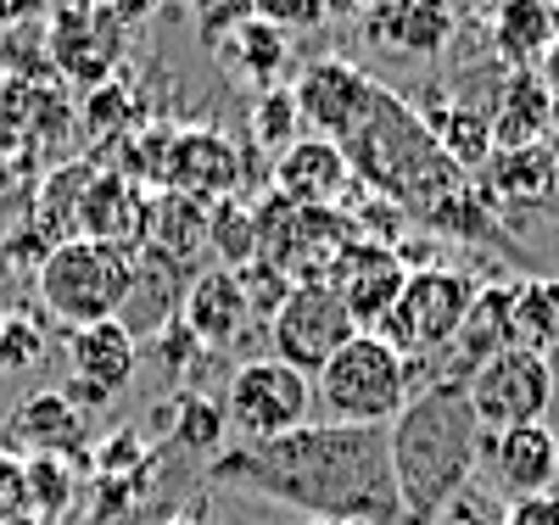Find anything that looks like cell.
<instances>
[{"label":"cell","mask_w":559,"mask_h":525,"mask_svg":"<svg viewBox=\"0 0 559 525\" xmlns=\"http://www.w3.org/2000/svg\"><path fill=\"white\" fill-rule=\"evenodd\" d=\"M207 481L331 525H408L386 431H369V425L308 419L274 442L224 448L218 458H207Z\"/></svg>","instance_id":"obj_1"},{"label":"cell","mask_w":559,"mask_h":525,"mask_svg":"<svg viewBox=\"0 0 559 525\" xmlns=\"http://www.w3.org/2000/svg\"><path fill=\"white\" fill-rule=\"evenodd\" d=\"M392 475L408 525H437L459 492L476 487V464L487 453V437L471 414L464 380H426L414 386L403 414L386 425Z\"/></svg>","instance_id":"obj_2"},{"label":"cell","mask_w":559,"mask_h":525,"mask_svg":"<svg viewBox=\"0 0 559 525\" xmlns=\"http://www.w3.org/2000/svg\"><path fill=\"white\" fill-rule=\"evenodd\" d=\"M347 163H353V179L386 190V196L408 202V207H442L448 196H459V179L464 168L437 146V134L419 123L397 95L386 90V102L376 107V118H369L353 140H347Z\"/></svg>","instance_id":"obj_3"},{"label":"cell","mask_w":559,"mask_h":525,"mask_svg":"<svg viewBox=\"0 0 559 525\" xmlns=\"http://www.w3.org/2000/svg\"><path fill=\"white\" fill-rule=\"evenodd\" d=\"M134 279H140L134 252L107 247V241H84V235L57 241L51 252L39 258V274H34L45 313L62 319L68 330L123 319V308L134 297Z\"/></svg>","instance_id":"obj_4"},{"label":"cell","mask_w":559,"mask_h":525,"mask_svg":"<svg viewBox=\"0 0 559 525\" xmlns=\"http://www.w3.org/2000/svg\"><path fill=\"white\" fill-rule=\"evenodd\" d=\"M408 397H414V363L397 347H386L376 330H358V336L313 374V408H324L331 425L386 431Z\"/></svg>","instance_id":"obj_5"},{"label":"cell","mask_w":559,"mask_h":525,"mask_svg":"<svg viewBox=\"0 0 559 525\" xmlns=\"http://www.w3.org/2000/svg\"><path fill=\"white\" fill-rule=\"evenodd\" d=\"M476 274H464V269H414L403 279V297L392 302V313L376 324V336L386 347H397L408 363L414 358H442L453 347V336L464 330V319H471L476 308Z\"/></svg>","instance_id":"obj_6"},{"label":"cell","mask_w":559,"mask_h":525,"mask_svg":"<svg viewBox=\"0 0 559 525\" xmlns=\"http://www.w3.org/2000/svg\"><path fill=\"white\" fill-rule=\"evenodd\" d=\"M464 397H471L481 437H503V431H521V425H548L554 369H548L543 353L503 347L464 380Z\"/></svg>","instance_id":"obj_7"},{"label":"cell","mask_w":559,"mask_h":525,"mask_svg":"<svg viewBox=\"0 0 559 525\" xmlns=\"http://www.w3.org/2000/svg\"><path fill=\"white\" fill-rule=\"evenodd\" d=\"M224 414L247 442H274L313 419V380L280 358H247L229 374Z\"/></svg>","instance_id":"obj_8"},{"label":"cell","mask_w":559,"mask_h":525,"mask_svg":"<svg viewBox=\"0 0 559 525\" xmlns=\"http://www.w3.org/2000/svg\"><path fill=\"white\" fill-rule=\"evenodd\" d=\"M353 336H358V324L342 308V297L324 279H302L297 291L286 297V308L269 319V358L292 363V369H302L313 380Z\"/></svg>","instance_id":"obj_9"},{"label":"cell","mask_w":559,"mask_h":525,"mask_svg":"<svg viewBox=\"0 0 559 525\" xmlns=\"http://www.w3.org/2000/svg\"><path fill=\"white\" fill-rule=\"evenodd\" d=\"M297 118L319 134V140H331V146H347V140L376 118V107L386 102V90L369 79L364 68L342 62V57H319L302 68L297 79Z\"/></svg>","instance_id":"obj_10"},{"label":"cell","mask_w":559,"mask_h":525,"mask_svg":"<svg viewBox=\"0 0 559 525\" xmlns=\"http://www.w3.org/2000/svg\"><path fill=\"white\" fill-rule=\"evenodd\" d=\"M403 279H408L403 258L386 241H364V235H358V241H347L331 258V269H324V285L342 297V308L353 313L358 330H376L392 313V302L403 297Z\"/></svg>","instance_id":"obj_11"},{"label":"cell","mask_w":559,"mask_h":525,"mask_svg":"<svg viewBox=\"0 0 559 525\" xmlns=\"http://www.w3.org/2000/svg\"><path fill=\"white\" fill-rule=\"evenodd\" d=\"M68 358H73V380H68V403L73 408H107L140 363L134 330L123 319L90 324V330H68Z\"/></svg>","instance_id":"obj_12"},{"label":"cell","mask_w":559,"mask_h":525,"mask_svg":"<svg viewBox=\"0 0 559 525\" xmlns=\"http://www.w3.org/2000/svg\"><path fill=\"white\" fill-rule=\"evenodd\" d=\"M269 184H274V196H286L297 207H342V196L358 179H353V163L342 146H331L319 134H302L274 157Z\"/></svg>","instance_id":"obj_13"},{"label":"cell","mask_w":559,"mask_h":525,"mask_svg":"<svg viewBox=\"0 0 559 525\" xmlns=\"http://www.w3.org/2000/svg\"><path fill=\"white\" fill-rule=\"evenodd\" d=\"M487 469L503 492V503L543 498L559 487V431L554 425H521V431L487 437Z\"/></svg>","instance_id":"obj_14"},{"label":"cell","mask_w":559,"mask_h":525,"mask_svg":"<svg viewBox=\"0 0 559 525\" xmlns=\"http://www.w3.org/2000/svg\"><path fill=\"white\" fill-rule=\"evenodd\" d=\"M163 184L179 190V196H197V202L236 196V184H241V152H236V140H224L213 129L174 134L168 140V163H163Z\"/></svg>","instance_id":"obj_15"},{"label":"cell","mask_w":559,"mask_h":525,"mask_svg":"<svg viewBox=\"0 0 559 525\" xmlns=\"http://www.w3.org/2000/svg\"><path fill=\"white\" fill-rule=\"evenodd\" d=\"M364 34L397 57H437L453 39V0H376Z\"/></svg>","instance_id":"obj_16"},{"label":"cell","mask_w":559,"mask_h":525,"mask_svg":"<svg viewBox=\"0 0 559 525\" xmlns=\"http://www.w3.org/2000/svg\"><path fill=\"white\" fill-rule=\"evenodd\" d=\"M79 229H84V241H107V247L134 252L152 229L146 190L129 184L123 174H96L84 190V202H79Z\"/></svg>","instance_id":"obj_17"},{"label":"cell","mask_w":559,"mask_h":525,"mask_svg":"<svg viewBox=\"0 0 559 525\" xmlns=\"http://www.w3.org/2000/svg\"><path fill=\"white\" fill-rule=\"evenodd\" d=\"M179 319H185V330H191L202 347H236L247 319H252L236 269H218V263L202 269L191 285H185V313Z\"/></svg>","instance_id":"obj_18"},{"label":"cell","mask_w":559,"mask_h":525,"mask_svg":"<svg viewBox=\"0 0 559 525\" xmlns=\"http://www.w3.org/2000/svg\"><path fill=\"white\" fill-rule=\"evenodd\" d=\"M213 57H218L229 73H236L241 84L274 90V79L286 73V62H292V45H286V34L269 28L263 17H241L229 34L213 39Z\"/></svg>","instance_id":"obj_19"},{"label":"cell","mask_w":559,"mask_h":525,"mask_svg":"<svg viewBox=\"0 0 559 525\" xmlns=\"http://www.w3.org/2000/svg\"><path fill=\"white\" fill-rule=\"evenodd\" d=\"M559 39V0H498L492 7V45L503 62L532 68Z\"/></svg>","instance_id":"obj_20"},{"label":"cell","mask_w":559,"mask_h":525,"mask_svg":"<svg viewBox=\"0 0 559 525\" xmlns=\"http://www.w3.org/2000/svg\"><path fill=\"white\" fill-rule=\"evenodd\" d=\"M12 442L28 453H45V458H73L84 448V408H73L62 392H39L17 408Z\"/></svg>","instance_id":"obj_21"},{"label":"cell","mask_w":559,"mask_h":525,"mask_svg":"<svg viewBox=\"0 0 559 525\" xmlns=\"http://www.w3.org/2000/svg\"><path fill=\"white\" fill-rule=\"evenodd\" d=\"M146 241L157 247V258H168L174 269H185V263L207 247V202L179 196V190H163V196L152 202Z\"/></svg>","instance_id":"obj_22"},{"label":"cell","mask_w":559,"mask_h":525,"mask_svg":"<svg viewBox=\"0 0 559 525\" xmlns=\"http://www.w3.org/2000/svg\"><path fill=\"white\" fill-rule=\"evenodd\" d=\"M554 336H559V279L509 285V342L526 353H548Z\"/></svg>","instance_id":"obj_23"},{"label":"cell","mask_w":559,"mask_h":525,"mask_svg":"<svg viewBox=\"0 0 559 525\" xmlns=\"http://www.w3.org/2000/svg\"><path fill=\"white\" fill-rule=\"evenodd\" d=\"M548 112H554V95L543 90V79H515L509 84V95H503V107H498V118H492V140L503 152H521V146H537L543 140V123H548Z\"/></svg>","instance_id":"obj_24"},{"label":"cell","mask_w":559,"mask_h":525,"mask_svg":"<svg viewBox=\"0 0 559 525\" xmlns=\"http://www.w3.org/2000/svg\"><path fill=\"white\" fill-rule=\"evenodd\" d=\"M207 247L218 252V269H247L258 258V224H252V207L224 196L207 207Z\"/></svg>","instance_id":"obj_25"},{"label":"cell","mask_w":559,"mask_h":525,"mask_svg":"<svg viewBox=\"0 0 559 525\" xmlns=\"http://www.w3.org/2000/svg\"><path fill=\"white\" fill-rule=\"evenodd\" d=\"M559 184V163H554V152L543 146H521V152H503V163H498V190L503 196H521V202H543L548 190Z\"/></svg>","instance_id":"obj_26"},{"label":"cell","mask_w":559,"mask_h":525,"mask_svg":"<svg viewBox=\"0 0 559 525\" xmlns=\"http://www.w3.org/2000/svg\"><path fill=\"white\" fill-rule=\"evenodd\" d=\"M23 475H28V514L62 520V509L73 503V458L28 453V458H23Z\"/></svg>","instance_id":"obj_27"},{"label":"cell","mask_w":559,"mask_h":525,"mask_svg":"<svg viewBox=\"0 0 559 525\" xmlns=\"http://www.w3.org/2000/svg\"><path fill=\"white\" fill-rule=\"evenodd\" d=\"M224 431H229L224 403H207V397H185V403H179L174 442H179L185 453H207V458H218V453H224Z\"/></svg>","instance_id":"obj_28"},{"label":"cell","mask_w":559,"mask_h":525,"mask_svg":"<svg viewBox=\"0 0 559 525\" xmlns=\"http://www.w3.org/2000/svg\"><path fill=\"white\" fill-rule=\"evenodd\" d=\"M297 95L292 90H258V102H252V140H258V146H269L274 157L280 152H286L292 146V140H297Z\"/></svg>","instance_id":"obj_29"},{"label":"cell","mask_w":559,"mask_h":525,"mask_svg":"<svg viewBox=\"0 0 559 525\" xmlns=\"http://www.w3.org/2000/svg\"><path fill=\"white\" fill-rule=\"evenodd\" d=\"M236 279H241V291H247L252 319H274L280 308H286V297L297 291V279L280 269V263H269V258H252L247 269H236Z\"/></svg>","instance_id":"obj_30"},{"label":"cell","mask_w":559,"mask_h":525,"mask_svg":"<svg viewBox=\"0 0 559 525\" xmlns=\"http://www.w3.org/2000/svg\"><path fill=\"white\" fill-rule=\"evenodd\" d=\"M252 17H263L280 34H313L331 23V0H252Z\"/></svg>","instance_id":"obj_31"},{"label":"cell","mask_w":559,"mask_h":525,"mask_svg":"<svg viewBox=\"0 0 559 525\" xmlns=\"http://www.w3.org/2000/svg\"><path fill=\"white\" fill-rule=\"evenodd\" d=\"M39 353H45V336H39L23 313L0 319V369H34Z\"/></svg>","instance_id":"obj_32"},{"label":"cell","mask_w":559,"mask_h":525,"mask_svg":"<svg viewBox=\"0 0 559 525\" xmlns=\"http://www.w3.org/2000/svg\"><path fill=\"white\" fill-rule=\"evenodd\" d=\"M28 514V475L17 453H0V520H23Z\"/></svg>","instance_id":"obj_33"},{"label":"cell","mask_w":559,"mask_h":525,"mask_svg":"<svg viewBox=\"0 0 559 525\" xmlns=\"http://www.w3.org/2000/svg\"><path fill=\"white\" fill-rule=\"evenodd\" d=\"M197 7V17H202V34L207 39H218V34H229L241 17H252V0H191Z\"/></svg>","instance_id":"obj_34"},{"label":"cell","mask_w":559,"mask_h":525,"mask_svg":"<svg viewBox=\"0 0 559 525\" xmlns=\"http://www.w3.org/2000/svg\"><path fill=\"white\" fill-rule=\"evenodd\" d=\"M498 525H559V487L543 498H521V503H503Z\"/></svg>","instance_id":"obj_35"},{"label":"cell","mask_w":559,"mask_h":525,"mask_svg":"<svg viewBox=\"0 0 559 525\" xmlns=\"http://www.w3.org/2000/svg\"><path fill=\"white\" fill-rule=\"evenodd\" d=\"M134 458H140V437L123 431V437H107V442H102V458H96V464L112 475V469H123V464H134Z\"/></svg>","instance_id":"obj_36"},{"label":"cell","mask_w":559,"mask_h":525,"mask_svg":"<svg viewBox=\"0 0 559 525\" xmlns=\"http://www.w3.org/2000/svg\"><path fill=\"white\" fill-rule=\"evenodd\" d=\"M537 68H543V73H537V79H543V90H548V95H559V39L548 45V57H543Z\"/></svg>","instance_id":"obj_37"},{"label":"cell","mask_w":559,"mask_h":525,"mask_svg":"<svg viewBox=\"0 0 559 525\" xmlns=\"http://www.w3.org/2000/svg\"><path fill=\"white\" fill-rule=\"evenodd\" d=\"M17 17V0H0V23H12Z\"/></svg>","instance_id":"obj_38"},{"label":"cell","mask_w":559,"mask_h":525,"mask_svg":"<svg viewBox=\"0 0 559 525\" xmlns=\"http://www.w3.org/2000/svg\"><path fill=\"white\" fill-rule=\"evenodd\" d=\"M0 525H39V520H34V514H23V520H0Z\"/></svg>","instance_id":"obj_39"},{"label":"cell","mask_w":559,"mask_h":525,"mask_svg":"<svg viewBox=\"0 0 559 525\" xmlns=\"http://www.w3.org/2000/svg\"><path fill=\"white\" fill-rule=\"evenodd\" d=\"M308 525H331V520H308Z\"/></svg>","instance_id":"obj_40"},{"label":"cell","mask_w":559,"mask_h":525,"mask_svg":"<svg viewBox=\"0 0 559 525\" xmlns=\"http://www.w3.org/2000/svg\"><path fill=\"white\" fill-rule=\"evenodd\" d=\"M437 525H459V520H437Z\"/></svg>","instance_id":"obj_41"},{"label":"cell","mask_w":559,"mask_h":525,"mask_svg":"<svg viewBox=\"0 0 559 525\" xmlns=\"http://www.w3.org/2000/svg\"><path fill=\"white\" fill-rule=\"evenodd\" d=\"M62 7H79V0H62Z\"/></svg>","instance_id":"obj_42"}]
</instances>
